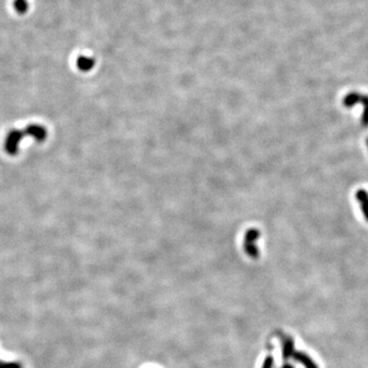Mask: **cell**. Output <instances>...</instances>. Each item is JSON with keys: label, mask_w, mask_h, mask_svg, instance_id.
Wrapping results in <instances>:
<instances>
[{"label": "cell", "mask_w": 368, "mask_h": 368, "mask_svg": "<svg viewBox=\"0 0 368 368\" xmlns=\"http://www.w3.org/2000/svg\"><path fill=\"white\" fill-rule=\"evenodd\" d=\"M274 367V359L272 356H268L262 365V368H273Z\"/></svg>", "instance_id": "10"}, {"label": "cell", "mask_w": 368, "mask_h": 368, "mask_svg": "<svg viewBox=\"0 0 368 368\" xmlns=\"http://www.w3.org/2000/svg\"><path fill=\"white\" fill-rule=\"evenodd\" d=\"M251 234H248V236L246 237V241H244V249L247 251V253L253 257V258H257L258 257V249L255 244V240L258 238V235H257V231L256 230H253L251 231Z\"/></svg>", "instance_id": "3"}, {"label": "cell", "mask_w": 368, "mask_h": 368, "mask_svg": "<svg viewBox=\"0 0 368 368\" xmlns=\"http://www.w3.org/2000/svg\"><path fill=\"white\" fill-rule=\"evenodd\" d=\"M356 199L360 204L364 217L368 221V193L366 191H359L356 195Z\"/></svg>", "instance_id": "6"}, {"label": "cell", "mask_w": 368, "mask_h": 368, "mask_svg": "<svg viewBox=\"0 0 368 368\" xmlns=\"http://www.w3.org/2000/svg\"><path fill=\"white\" fill-rule=\"evenodd\" d=\"M25 131L27 135H31L35 140L39 142L43 141L46 137V130L39 125H31Z\"/></svg>", "instance_id": "4"}, {"label": "cell", "mask_w": 368, "mask_h": 368, "mask_svg": "<svg viewBox=\"0 0 368 368\" xmlns=\"http://www.w3.org/2000/svg\"><path fill=\"white\" fill-rule=\"evenodd\" d=\"M281 368H294L292 365H290V364H286V365H284V366H282Z\"/></svg>", "instance_id": "11"}, {"label": "cell", "mask_w": 368, "mask_h": 368, "mask_svg": "<svg viewBox=\"0 0 368 368\" xmlns=\"http://www.w3.org/2000/svg\"><path fill=\"white\" fill-rule=\"evenodd\" d=\"M294 354V344L289 337L282 339V357L284 360L292 357Z\"/></svg>", "instance_id": "5"}, {"label": "cell", "mask_w": 368, "mask_h": 368, "mask_svg": "<svg viewBox=\"0 0 368 368\" xmlns=\"http://www.w3.org/2000/svg\"><path fill=\"white\" fill-rule=\"evenodd\" d=\"M357 103H361L364 106V113L361 122L364 126L368 127V96L358 92H351L344 99V104L347 107L354 106Z\"/></svg>", "instance_id": "1"}, {"label": "cell", "mask_w": 368, "mask_h": 368, "mask_svg": "<svg viewBox=\"0 0 368 368\" xmlns=\"http://www.w3.org/2000/svg\"><path fill=\"white\" fill-rule=\"evenodd\" d=\"M79 65H80V68L81 69H83V70H89V69L92 68L93 62H92V59H89V58H82Z\"/></svg>", "instance_id": "9"}, {"label": "cell", "mask_w": 368, "mask_h": 368, "mask_svg": "<svg viewBox=\"0 0 368 368\" xmlns=\"http://www.w3.org/2000/svg\"><path fill=\"white\" fill-rule=\"evenodd\" d=\"M367 145H368V140H367Z\"/></svg>", "instance_id": "12"}, {"label": "cell", "mask_w": 368, "mask_h": 368, "mask_svg": "<svg viewBox=\"0 0 368 368\" xmlns=\"http://www.w3.org/2000/svg\"><path fill=\"white\" fill-rule=\"evenodd\" d=\"M0 368H23L20 362H5L0 360Z\"/></svg>", "instance_id": "8"}, {"label": "cell", "mask_w": 368, "mask_h": 368, "mask_svg": "<svg viewBox=\"0 0 368 368\" xmlns=\"http://www.w3.org/2000/svg\"><path fill=\"white\" fill-rule=\"evenodd\" d=\"M292 357L296 361L302 363L306 368H317L315 363L309 358V356L303 352H294Z\"/></svg>", "instance_id": "7"}, {"label": "cell", "mask_w": 368, "mask_h": 368, "mask_svg": "<svg viewBox=\"0 0 368 368\" xmlns=\"http://www.w3.org/2000/svg\"><path fill=\"white\" fill-rule=\"evenodd\" d=\"M25 131V130H24ZM26 131L23 132L21 130H13L9 133L6 141V150L11 155H16L19 151V144L24 136H26Z\"/></svg>", "instance_id": "2"}]
</instances>
